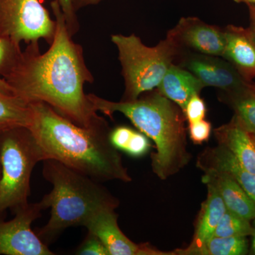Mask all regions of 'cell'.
<instances>
[{"instance_id":"obj_1","label":"cell","mask_w":255,"mask_h":255,"mask_svg":"<svg viewBox=\"0 0 255 255\" xmlns=\"http://www.w3.org/2000/svg\"><path fill=\"white\" fill-rule=\"evenodd\" d=\"M55 32L50 48L40 53L38 42L20 50L0 73L15 97L31 105L43 102L80 127L101 122L84 91L94 79L82 46L75 43L57 0L51 3Z\"/></svg>"},{"instance_id":"obj_2","label":"cell","mask_w":255,"mask_h":255,"mask_svg":"<svg viewBox=\"0 0 255 255\" xmlns=\"http://www.w3.org/2000/svg\"><path fill=\"white\" fill-rule=\"evenodd\" d=\"M29 129L43 161L52 159L99 182L132 178L122 156L110 140L112 129L105 119L83 127L60 115L43 102L31 104Z\"/></svg>"},{"instance_id":"obj_3","label":"cell","mask_w":255,"mask_h":255,"mask_svg":"<svg viewBox=\"0 0 255 255\" xmlns=\"http://www.w3.org/2000/svg\"><path fill=\"white\" fill-rule=\"evenodd\" d=\"M88 97L97 112L110 117L116 112L124 114L153 140L156 152L151 154V167L161 180L179 173L189 164L185 114L157 90L131 102H111L94 94Z\"/></svg>"},{"instance_id":"obj_4","label":"cell","mask_w":255,"mask_h":255,"mask_svg":"<svg viewBox=\"0 0 255 255\" xmlns=\"http://www.w3.org/2000/svg\"><path fill=\"white\" fill-rule=\"evenodd\" d=\"M43 162V177L53 188L41 202L45 209H51V215L46 226L35 232L46 245L66 228L83 226L89 216L101 208L118 207L119 201L100 182L55 159Z\"/></svg>"},{"instance_id":"obj_5","label":"cell","mask_w":255,"mask_h":255,"mask_svg":"<svg viewBox=\"0 0 255 255\" xmlns=\"http://www.w3.org/2000/svg\"><path fill=\"white\" fill-rule=\"evenodd\" d=\"M122 67L125 90L122 101L136 100L155 90L182 50L167 34L157 46L149 47L135 35H112Z\"/></svg>"},{"instance_id":"obj_6","label":"cell","mask_w":255,"mask_h":255,"mask_svg":"<svg viewBox=\"0 0 255 255\" xmlns=\"http://www.w3.org/2000/svg\"><path fill=\"white\" fill-rule=\"evenodd\" d=\"M43 157L26 127L0 132V217L10 209L16 213L28 204L30 179L36 164Z\"/></svg>"},{"instance_id":"obj_7","label":"cell","mask_w":255,"mask_h":255,"mask_svg":"<svg viewBox=\"0 0 255 255\" xmlns=\"http://www.w3.org/2000/svg\"><path fill=\"white\" fill-rule=\"evenodd\" d=\"M55 21L39 0H0V38L20 46L41 39L51 43Z\"/></svg>"},{"instance_id":"obj_8","label":"cell","mask_w":255,"mask_h":255,"mask_svg":"<svg viewBox=\"0 0 255 255\" xmlns=\"http://www.w3.org/2000/svg\"><path fill=\"white\" fill-rule=\"evenodd\" d=\"M44 209L41 201L18 210L9 221L0 220V255H55L31 229L32 223L41 217Z\"/></svg>"},{"instance_id":"obj_9","label":"cell","mask_w":255,"mask_h":255,"mask_svg":"<svg viewBox=\"0 0 255 255\" xmlns=\"http://www.w3.org/2000/svg\"><path fill=\"white\" fill-rule=\"evenodd\" d=\"M113 206L97 210L84 223L88 232L100 238L110 255H172L156 251L147 244L137 245L124 234L118 224V215Z\"/></svg>"},{"instance_id":"obj_10","label":"cell","mask_w":255,"mask_h":255,"mask_svg":"<svg viewBox=\"0 0 255 255\" xmlns=\"http://www.w3.org/2000/svg\"><path fill=\"white\" fill-rule=\"evenodd\" d=\"M221 57L182 50L179 64L199 79L204 87H212L228 92L241 87L246 81L229 62Z\"/></svg>"},{"instance_id":"obj_11","label":"cell","mask_w":255,"mask_h":255,"mask_svg":"<svg viewBox=\"0 0 255 255\" xmlns=\"http://www.w3.org/2000/svg\"><path fill=\"white\" fill-rule=\"evenodd\" d=\"M167 34L182 50H191L194 53L222 58L226 39L223 28L219 26L196 17L182 18Z\"/></svg>"},{"instance_id":"obj_12","label":"cell","mask_w":255,"mask_h":255,"mask_svg":"<svg viewBox=\"0 0 255 255\" xmlns=\"http://www.w3.org/2000/svg\"><path fill=\"white\" fill-rule=\"evenodd\" d=\"M226 45L222 58L248 82L255 78V40L249 28L228 25L223 28Z\"/></svg>"},{"instance_id":"obj_13","label":"cell","mask_w":255,"mask_h":255,"mask_svg":"<svg viewBox=\"0 0 255 255\" xmlns=\"http://www.w3.org/2000/svg\"><path fill=\"white\" fill-rule=\"evenodd\" d=\"M196 166L202 172L219 171L231 176L255 203V174L223 146L206 148L198 156Z\"/></svg>"},{"instance_id":"obj_14","label":"cell","mask_w":255,"mask_h":255,"mask_svg":"<svg viewBox=\"0 0 255 255\" xmlns=\"http://www.w3.org/2000/svg\"><path fill=\"white\" fill-rule=\"evenodd\" d=\"M206 186L207 198L201 205L192 241L187 248L177 250L173 255H199L206 243L214 237L216 228L227 210L216 187L210 184Z\"/></svg>"},{"instance_id":"obj_15","label":"cell","mask_w":255,"mask_h":255,"mask_svg":"<svg viewBox=\"0 0 255 255\" xmlns=\"http://www.w3.org/2000/svg\"><path fill=\"white\" fill-rule=\"evenodd\" d=\"M202 182L214 186L228 211L251 221L255 217V203L231 176L215 170L204 171Z\"/></svg>"},{"instance_id":"obj_16","label":"cell","mask_w":255,"mask_h":255,"mask_svg":"<svg viewBox=\"0 0 255 255\" xmlns=\"http://www.w3.org/2000/svg\"><path fill=\"white\" fill-rule=\"evenodd\" d=\"M220 145L227 149L252 173L255 174V146L251 132L247 131L236 117L214 130Z\"/></svg>"},{"instance_id":"obj_17","label":"cell","mask_w":255,"mask_h":255,"mask_svg":"<svg viewBox=\"0 0 255 255\" xmlns=\"http://www.w3.org/2000/svg\"><path fill=\"white\" fill-rule=\"evenodd\" d=\"M204 88L195 75L173 63L157 86V91L179 106L184 112L191 97L197 94L200 95Z\"/></svg>"},{"instance_id":"obj_18","label":"cell","mask_w":255,"mask_h":255,"mask_svg":"<svg viewBox=\"0 0 255 255\" xmlns=\"http://www.w3.org/2000/svg\"><path fill=\"white\" fill-rule=\"evenodd\" d=\"M221 98L234 111L242 127L255 133V83L246 82L235 90L222 92Z\"/></svg>"},{"instance_id":"obj_19","label":"cell","mask_w":255,"mask_h":255,"mask_svg":"<svg viewBox=\"0 0 255 255\" xmlns=\"http://www.w3.org/2000/svg\"><path fill=\"white\" fill-rule=\"evenodd\" d=\"M31 106L14 96L0 95V132L14 127H29Z\"/></svg>"},{"instance_id":"obj_20","label":"cell","mask_w":255,"mask_h":255,"mask_svg":"<svg viewBox=\"0 0 255 255\" xmlns=\"http://www.w3.org/2000/svg\"><path fill=\"white\" fill-rule=\"evenodd\" d=\"M249 253L247 237H213L198 255H246Z\"/></svg>"},{"instance_id":"obj_21","label":"cell","mask_w":255,"mask_h":255,"mask_svg":"<svg viewBox=\"0 0 255 255\" xmlns=\"http://www.w3.org/2000/svg\"><path fill=\"white\" fill-rule=\"evenodd\" d=\"M254 233L252 221L226 210L216 228L214 237L252 236Z\"/></svg>"},{"instance_id":"obj_22","label":"cell","mask_w":255,"mask_h":255,"mask_svg":"<svg viewBox=\"0 0 255 255\" xmlns=\"http://www.w3.org/2000/svg\"><path fill=\"white\" fill-rule=\"evenodd\" d=\"M21 50V47L14 44L12 42L0 38V73L3 69L13 60L15 55ZM0 95L15 96L9 85L0 75Z\"/></svg>"},{"instance_id":"obj_23","label":"cell","mask_w":255,"mask_h":255,"mask_svg":"<svg viewBox=\"0 0 255 255\" xmlns=\"http://www.w3.org/2000/svg\"><path fill=\"white\" fill-rule=\"evenodd\" d=\"M150 147L148 137L142 132L134 130L123 151L132 157H140L145 155Z\"/></svg>"},{"instance_id":"obj_24","label":"cell","mask_w":255,"mask_h":255,"mask_svg":"<svg viewBox=\"0 0 255 255\" xmlns=\"http://www.w3.org/2000/svg\"><path fill=\"white\" fill-rule=\"evenodd\" d=\"M188 123L192 124L205 119L206 106L200 95H194L187 102L184 111Z\"/></svg>"},{"instance_id":"obj_25","label":"cell","mask_w":255,"mask_h":255,"mask_svg":"<svg viewBox=\"0 0 255 255\" xmlns=\"http://www.w3.org/2000/svg\"><path fill=\"white\" fill-rule=\"evenodd\" d=\"M76 255H110L102 241L93 233L88 232L85 241L79 247Z\"/></svg>"},{"instance_id":"obj_26","label":"cell","mask_w":255,"mask_h":255,"mask_svg":"<svg viewBox=\"0 0 255 255\" xmlns=\"http://www.w3.org/2000/svg\"><path fill=\"white\" fill-rule=\"evenodd\" d=\"M212 125L211 122L205 119L195 122V123L189 124L188 132L191 141L195 145H201L209 140L211 136Z\"/></svg>"},{"instance_id":"obj_27","label":"cell","mask_w":255,"mask_h":255,"mask_svg":"<svg viewBox=\"0 0 255 255\" xmlns=\"http://www.w3.org/2000/svg\"><path fill=\"white\" fill-rule=\"evenodd\" d=\"M59 3L60 9L63 11L66 21L70 34L73 36L74 33L78 30V23H77L75 10L74 9L73 0H57Z\"/></svg>"},{"instance_id":"obj_28","label":"cell","mask_w":255,"mask_h":255,"mask_svg":"<svg viewBox=\"0 0 255 255\" xmlns=\"http://www.w3.org/2000/svg\"><path fill=\"white\" fill-rule=\"evenodd\" d=\"M102 0H73L74 9L75 11L83 6L98 4Z\"/></svg>"},{"instance_id":"obj_29","label":"cell","mask_w":255,"mask_h":255,"mask_svg":"<svg viewBox=\"0 0 255 255\" xmlns=\"http://www.w3.org/2000/svg\"><path fill=\"white\" fill-rule=\"evenodd\" d=\"M252 225H253L254 233H253L252 237V242L251 247H250V255H255V217L252 220Z\"/></svg>"},{"instance_id":"obj_30","label":"cell","mask_w":255,"mask_h":255,"mask_svg":"<svg viewBox=\"0 0 255 255\" xmlns=\"http://www.w3.org/2000/svg\"><path fill=\"white\" fill-rule=\"evenodd\" d=\"M251 21L255 22V4H248Z\"/></svg>"},{"instance_id":"obj_31","label":"cell","mask_w":255,"mask_h":255,"mask_svg":"<svg viewBox=\"0 0 255 255\" xmlns=\"http://www.w3.org/2000/svg\"><path fill=\"white\" fill-rule=\"evenodd\" d=\"M236 3H245L247 4H255V0H233Z\"/></svg>"},{"instance_id":"obj_32","label":"cell","mask_w":255,"mask_h":255,"mask_svg":"<svg viewBox=\"0 0 255 255\" xmlns=\"http://www.w3.org/2000/svg\"><path fill=\"white\" fill-rule=\"evenodd\" d=\"M249 29L251 30L252 34L254 37L255 40V21H251V25H250Z\"/></svg>"},{"instance_id":"obj_33","label":"cell","mask_w":255,"mask_h":255,"mask_svg":"<svg viewBox=\"0 0 255 255\" xmlns=\"http://www.w3.org/2000/svg\"><path fill=\"white\" fill-rule=\"evenodd\" d=\"M252 139H253V141L254 142V145L255 146V133H251Z\"/></svg>"},{"instance_id":"obj_34","label":"cell","mask_w":255,"mask_h":255,"mask_svg":"<svg viewBox=\"0 0 255 255\" xmlns=\"http://www.w3.org/2000/svg\"><path fill=\"white\" fill-rule=\"evenodd\" d=\"M1 164H0V178H1Z\"/></svg>"}]
</instances>
